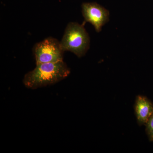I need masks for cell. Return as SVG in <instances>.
I'll return each instance as SVG.
<instances>
[{
	"label": "cell",
	"instance_id": "cell-1",
	"mask_svg": "<svg viewBox=\"0 0 153 153\" xmlns=\"http://www.w3.org/2000/svg\"><path fill=\"white\" fill-rule=\"evenodd\" d=\"M70 73V69L63 61L38 63L36 68L25 74L23 83L26 87L37 89L60 82Z\"/></svg>",
	"mask_w": 153,
	"mask_h": 153
},
{
	"label": "cell",
	"instance_id": "cell-2",
	"mask_svg": "<svg viewBox=\"0 0 153 153\" xmlns=\"http://www.w3.org/2000/svg\"><path fill=\"white\" fill-rule=\"evenodd\" d=\"M89 36L82 25L71 22L65 29L61 46L64 52L70 51L80 57L85 55L89 47Z\"/></svg>",
	"mask_w": 153,
	"mask_h": 153
},
{
	"label": "cell",
	"instance_id": "cell-3",
	"mask_svg": "<svg viewBox=\"0 0 153 153\" xmlns=\"http://www.w3.org/2000/svg\"><path fill=\"white\" fill-rule=\"evenodd\" d=\"M33 52L36 64L63 61L64 51L60 42L52 37L37 43L33 47Z\"/></svg>",
	"mask_w": 153,
	"mask_h": 153
},
{
	"label": "cell",
	"instance_id": "cell-4",
	"mask_svg": "<svg viewBox=\"0 0 153 153\" xmlns=\"http://www.w3.org/2000/svg\"><path fill=\"white\" fill-rule=\"evenodd\" d=\"M82 8L85 22L93 25L97 32H100L102 26L108 21V11L95 3H83Z\"/></svg>",
	"mask_w": 153,
	"mask_h": 153
},
{
	"label": "cell",
	"instance_id": "cell-5",
	"mask_svg": "<svg viewBox=\"0 0 153 153\" xmlns=\"http://www.w3.org/2000/svg\"><path fill=\"white\" fill-rule=\"evenodd\" d=\"M135 111L138 123L145 125L153 113V104L146 97L138 95L136 99Z\"/></svg>",
	"mask_w": 153,
	"mask_h": 153
},
{
	"label": "cell",
	"instance_id": "cell-6",
	"mask_svg": "<svg viewBox=\"0 0 153 153\" xmlns=\"http://www.w3.org/2000/svg\"><path fill=\"white\" fill-rule=\"evenodd\" d=\"M145 125L146 126V132L149 140L150 141H153V113Z\"/></svg>",
	"mask_w": 153,
	"mask_h": 153
}]
</instances>
